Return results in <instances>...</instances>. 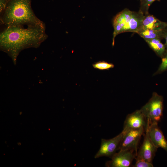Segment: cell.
I'll list each match as a JSON object with an SVG mask.
<instances>
[{
	"instance_id": "cell-14",
	"label": "cell",
	"mask_w": 167,
	"mask_h": 167,
	"mask_svg": "<svg viewBox=\"0 0 167 167\" xmlns=\"http://www.w3.org/2000/svg\"><path fill=\"white\" fill-rule=\"evenodd\" d=\"M164 28L157 29H146L139 31L137 33L144 39L156 38L161 40L163 39V32Z\"/></svg>"
},
{
	"instance_id": "cell-15",
	"label": "cell",
	"mask_w": 167,
	"mask_h": 167,
	"mask_svg": "<svg viewBox=\"0 0 167 167\" xmlns=\"http://www.w3.org/2000/svg\"><path fill=\"white\" fill-rule=\"evenodd\" d=\"M94 68L101 70H108L114 67L112 63H109L105 61H99L92 64Z\"/></svg>"
},
{
	"instance_id": "cell-4",
	"label": "cell",
	"mask_w": 167,
	"mask_h": 167,
	"mask_svg": "<svg viewBox=\"0 0 167 167\" xmlns=\"http://www.w3.org/2000/svg\"><path fill=\"white\" fill-rule=\"evenodd\" d=\"M123 131L114 137L110 139H102L101 145L98 151L95 155L94 158H97L103 156L111 158L119 148L124 135Z\"/></svg>"
},
{
	"instance_id": "cell-12",
	"label": "cell",
	"mask_w": 167,
	"mask_h": 167,
	"mask_svg": "<svg viewBox=\"0 0 167 167\" xmlns=\"http://www.w3.org/2000/svg\"><path fill=\"white\" fill-rule=\"evenodd\" d=\"M144 15L139 11L138 12L133 11L132 16L129 22L126 32L136 33L140 27Z\"/></svg>"
},
{
	"instance_id": "cell-3",
	"label": "cell",
	"mask_w": 167,
	"mask_h": 167,
	"mask_svg": "<svg viewBox=\"0 0 167 167\" xmlns=\"http://www.w3.org/2000/svg\"><path fill=\"white\" fill-rule=\"evenodd\" d=\"M163 98L157 93H153L148 102L140 109L149 124L158 122L163 115Z\"/></svg>"
},
{
	"instance_id": "cell-16",
	"label": "cell",
	"mask_w": 167,
	"mask_h": 167,
	"mask_svg": "<svg viewBox=\"0 0 167 167\" xmlns=\"http://www.w3.org/2000/svg\"><path fill=\"white\" fill-rule=\"evenodd\" d=\"M156 1H159L160 0H140V6L139 11L142 12L144 15L148 14L149 7Z\"/></svg>"
},
{
	"instance_id": "cell-8",
	"label": "cell",
	"mask_w": 167,
	"mask_h": 167,
	"mask_svg": "<svg viewBox=\"0 0 167 167\" xmlns=\"http://www.w3.org/2000/svg\"><path fill=\"white\" fill-rule=\"evenodd\" d=\"M133 11L126 8L118 13L113 19L112 45L113 46L116 36L119 34L126 32L129 22L132 16Z\"/></svg>"
},
{
	"instance_id": "cell-18",
	"label": "cell",
	"mask_w": 167,
	"mask_h": 167,
	"mask_svg": "<svg viewBox=\"0 0 167 167\" xmlns=\"http://www.w3.org/2000/svg\"><path fill=\"white\" fill-rule=\"evenodd\" d=\"M133 167H153L152 163L146 161L144 160L136 159L135 164L132 166Z\"/></svg>"
},
{
	"instance_id": "cell-13",
	"label": "cell",
	"mask_w": 167,
	"mask_h": 167,
	"mask_svg": "<svg viewBox=\"0 0 167 167\" xmlns=\"http://www.w3.org/2000/svg\"><path fill=\"white\" fill-rule=\"evenodd\" d=\"M149 46L155 53L161 58L164 56L166 50V47L159 39H144Z\"/></svg>"
},
{
	"instance_id": "cell-7",
	"label": "cell",
	"mask_w": 167,
	"mask_h": 167,
	"mask_svg": "<svg viewBox=\"0 0 167 167\" xmlns=\"http://www.w3.org/2000/svg\"><path fill=\"white\" fill-rule=\"evenodd\" d=\"M148 126L146 118L140 109L128 114L124 121L122 131L126 132L132 129L144 128Z\"/></svg>"
},
{
	"instance_id": "cell-9",
	"label": "cell",
	"mask_w": 167,
	"mask_h": 167,
	"mask_svg": "<svg viewBox=\"0 0 167 167\" xmlns=\"http://www.w3.org/2000/svg\"><path fill=\"white\" fill-rule=\"evenodd\" d=\"M143 142L137 153L136 159L144 160L152 163L157 148L152 143L147 129L145 130Z\"/></svg>"
},
{
	"instance_id": "cell-6",
	"label": "cell",
	"mask_w": 167,
	"mask_h": 167,
	"mask_svg": "<svg viewBox=\"0 0 167 167\" xmlns=\"http://www.w3.org/2000/svg\"><path fill=\"white\" fill-rule=\"evenodd\" d=\"M144 131H145V128H141L131 130L124 132L119 150H132L135 152L137 155V146Z\"/></svg>"
},
{
	"instance_id": "cell-19",
	"label": "cell",
	"mask_w": 167,
	"mask_h": 167,
	"mask_svg": "<svg viewBox=\"0 0 167 167\" xmlns=\"http://www.w3.org/2000/svg\"><path fill=\"white\" fill-rule=\"evenodd\" d=\"M8 0H0V14L3 11Z\"/></svg>"
},
{
	"instance_id": "cell-1",
	"label": "cell",
	"mask_w": 167,
	"mask_h": 167,
	"mask_svg": "<svg viewBox=\"0 0 167 167\" xmlns=\"http://www.w3.org/2000/svg\"><path fill=\"white\" fill-rule=\"evenodd\" d=\"M2 26L0 49L8 54L15 64L21 51L27 48H38L48 37L44 23Z\"/></svg>"
},
{
	"instance_id": "cell-2",
	"label": "cell",
	"mask_w": 167,
	"mask_h": 167,
	"mask_svg": "<svg viewBox=\"0 0 167 167\" xmlns=\"http://www.w3.org/2000/svg\"><path fill=\"white\" fill-rule=\"evenodd\" d=\"M2 25L36 24L44 22L38 18L31 6V0H8L0 14Z\"/></svg>"
},
{
	"instance_id": "cell-11",
	"label": "cell",
	"mask_w": 167,
	"mask_h": 167,
	"mask_svg": "<svg viewBox=\"0 0 167 167\" xmlns=\"http://www.w3.org/2000/svg\"><path fill=\"white\" fill-rule=\"evenodd\" d=\"M167 26V22L161 21L148 14L144 15L141 25L136 33L139 31L146 29H163Z\"/></svg>"
},
{
	"instance_id": "cell-17",
	"label": "cell",
	"mask_w": 167,
	"mask_h": 167,
	"mask_svg": "<svg viewBox=\"0 0 167 167\" xmlns=\"http://www.w3.org/2000/svg\"><path fill=\"white\" fill-rule=\"evenodd\" d=\"M161 58V63L153 75L160 74L167 70V49L164 56Z\"/></svg>"
},
{
	"instance_id": "cell-20",
	"label": "cell",
	"mask_w": 167,
	"mask_h": 167,
	"mask_svg": "<svg viewBox=\"0 0 167 167\" xmlns=\"http://www.w3.org/2000/svg\"><path fill=\"white\" fill-rule=\"evenodd\" d=\"M163 38L165 40V45L167 49V26L163 29Z\"/></svg>"
},
{
	"instance_id": "cell-5",
	"label": "cell",
	"mask_w": 167,
	"mask_h": 167,
	"mask_svg": "<svg viewBox=\"0 0 167 167\" xmlns=\"http://www.w3.org/2000/svg\"><path fill=\"white\" fill-rule=\"evenodd\" d=\"M132 150H119L111 158V160L106 162L107 167H129L131 166L133 161L135 158L136 153Z\"/></svg>"
},
{
	"instance_id": "cell-21",
	"label": "cell",
	"mask_w": 167,
	"mask_h": 167,
	"mask_svg": "<svg viewBox=\"0 0 167 167\" xmlns=\"http://www.w3.org/2000/svg\"></svg>"
},
{
	"instance_id": "cell-10",
	"label": "cell",
	"mask_w": 167,
	"mask_h": 167,
	"mask_svg": "<svg viewBox=\"0 0 167 167\" xmlns=\"http://www.w3.org/2000/svg\"><path fill=\"white\" fill-rule=\"evenodd\" d=\"M147 129L150 138L153 144L157 148H161L167 152V141L162 131L158 125V123L148 124Z\"/></svg>"
}]
</instances>
